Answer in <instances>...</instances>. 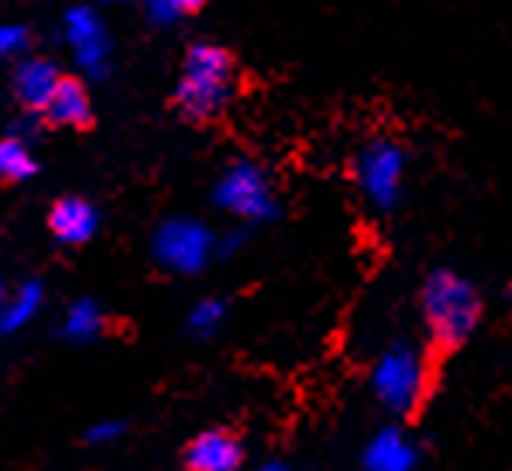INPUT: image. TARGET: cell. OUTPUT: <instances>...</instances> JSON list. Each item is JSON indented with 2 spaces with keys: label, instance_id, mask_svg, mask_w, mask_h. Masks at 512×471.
I'll use <instances>...</instances> for the list:
<instances>
[{
  "label": "cell",
  "instance_id": "obj_8",
  "mask_svg": "<svg viewBox=\"0 0 512 471\" xmlns=\"http://www.w3.org/2000/svg\"><path fill=\"white\" fill-rule=\"evenodd\" d=\"M241 465V444L224 430H207L186 447V468L189 471H238Z\"/></svg>",
  "mask_w": 512,
  "mask_h": 471
},
{
  "label": "cell",
  "instance_id": "obj_19",
  "mask_svg": "<svg viewBox=\"0 0 512 471\" xmlns=\"http://www.w3.org/2000/svg\"><path fill=\"white\" fill-rule=\"evenodd\" d=\"M121 423H117V420H110V423H97V427H93V441H114V437L117 434H121Z\"/></svg>",
  "mask_w": 512,
  "mask_h": 471
},
{
  "label": "cell",
  "instance_id": "obj_22",
  "mask_svg": "<svg viewBox=\"0 0 512 471\" xmlns=\"http://www.w3.org/2000/svg\"><path fill=\"white\" fill-rule=\"evenodd\" d=\"M104 4H128V0H104Z\"/></svg>",
  "mask_w": 512,
  "mask_h": 471
},
{
  "label": "cell",
  "instance_id": "obj_13",
  "mask_svg": "<svg viewBox=\"0 0 512 471\" xmlns=\"http://www.w3.org/2000/svg\"><path fill=\"white\" fill-rule=\"evenodd\" d=\"M42 310V286L38 282H25L14 296L4 300L0 310V331H18L28 320H35V313Z\"/></svg>",
  "mask_w": 512,
  "mask_h": 471
},
{
  "label": "cell",
  "instance_id": "obj_5",
  "mask_svg": "<svg viewBox=\"0 0 512 471\" xmlns=\"http://www.w3.org/2000/svg\"><path fill=\"white\" fill-rule=\"evenodd\" d=\"M375 392L389 410L409 413L427 392V365L413 348H392L375 368Z\"/></svg>",
  "mask_w": 512,
  "mask_h": 471
},
{
  "label": "cell",
  "instance_id": "obj_1",
  "mask_svg": "<svg viewBox=\"0 0 512 471\" xmlns=\"http://www.w3.org/2000/svg\"><path fill=\"white\" fill-rule=\"evenodd\" d=\"M234 59L214 42H196L186 52L176 83V104L189 121H210L224 114L234 97Z\"/></svg>",
  "mask_w": 512,
  "mask_h": 471
},
{
  "label": "cell",
  "instance_id": "obj_20",
  "mask_svg": "<svg viewBox=\"0 0 512 471\" xmlns=\"http://www.w3.org/2000/svg\"><path fill=\"white\" fill-rule=\"evenodd\" d=\"M262 471H286V468H282V465H269V468H262Z\"/></svg>",
  "mask_w": 512,
  "mask_h": 471
},
{
  "label": "cell",
  "instance_id": "obj_11",
  "mask_svg": "<svg viewBox=\"0 0 512 471\" xmlns=\"http://www.w3.org/2000/svg\"><path fill=\"white\" fill-rule=\"evenodd\" d=\"M42 114L49 117L59 128H80V124L90 121V93L80 80H66L62 76L59 86L52 90V97L45 100Z\"/></svg>",
  "mask_w": 512,
  "mask_h": 471
},
{
  "label": "cell",
  "instance_id": "obj_4",
  "mask_svg": "<svg viewBox=\"0 0 512 471\" xmlns=\"http://www.w3.org/2000/svg\"><path fill=\"white\" fill-rule=\"evenodd\" d=\"M217 207L227 214L241 217V221H269L275 217V193L262 166L255 162H234L231 169L220 176L214 190Z\"/></svg>",
  "mask_w": 512,
  "mask_h": 471
},
{
  "label": "cell",
  "instance_id": "obj_21",
  "mask_svg": "<svg viewBox=\"0 0 512 471\" xmlns=\"http://www.w3.org/2000/svg\"><path fill=\"white\" fill-rule=\"evenodd\" d=\"M4 300H7V296H4V286H0V310H4Z\"/></svg>",
  "mask_w": 512,
  "mask_h": 471
},
{
  "label": "cell",
  "instance_id": "obj_17",
  "mask_svg": "<svg viewBox=\"0 0 512 471\" xmlns=\"http://www.w3.org/2000/svg\"><path fill=\"white\" fill-rule=\"evenodd\" d=\"M220 320H224V303L220 300H203L189 313V327H193L196 334H214L220 327Z\"/></svg>",
  "mask_w": 512,
  "mask_h": 471
},
{
  "label": "cell",
  "instance_id": "obj_18",
  "mask_svg": "<svg viewBox=\"0 0 512 471\" xmlns=\"http://www.w3.org/2000/svg\"><path fill=\"white\" fill-rule=\"evenodd\" d=\"M28 45V31L21 25H0V62L11 59V56H21Z\"/></svg>",
  "mask_w": 512,
  "mask_h": 471
},
{
  "label": "cell",
  "instance_id": "obj_10",
  "mask_svg": "<svg viewBox=\"0 0 512 471\" xmlns=\"http://www.w3.org/2000/svg\"><path fill=\"white\" fill-rule=\"evenodd\" d=\"M59 69L52 66L49 59H21L18 69H14V97L25 107H35L42 111L45 100L52 97V90L59 86Z\"/></svg>",
  "mask_w": 512,
  "mask_h": 471
},
{
  "label": "cell",
  "instance_id": "obj_7",
  "mask_svg": "<svg viewBox=\"0 0 512 471\" xmlns=\"http://www.w3.org/2000/svg\"><path fill=\"white\" fill-rule=\"evenodd\" d=\"M62 35H66V45L73 52L76 66L83 69L86 76H104L110 69V38L107 28L100 21V14L93 7H73L62 18Z\"/></svg>",
  "mask_w": 512,
  "mask_h": 471
},
{
  "label": "cell",
  "instance_id": "obj_2",
  "mask_svg": "<svg viewBox=\"0 0 512 471\" xmlns=\"http://www.w3.org/2000/svg\"><path fill=\"white\" fill-rule=\"evenodd\" d=\"M423 317H427L433 348L447 355V351H458L475 331L482 317V300L475 286L458 272L437 269L423 282Z\"/></svg>",
  "mask_w": 512,
  "mask_h": 471
},
{
  "label": "cell",
  "instance_id": "obj_14",
  "mask_svg": "<svg viewBox=\"0 0 512 471\" xmlns=\"http://www.w3.org/2000/svg\"><path fill=\"white\" fill-rule=\"evenodd\" d=\"M100 331H104V313H100L97 303L80 300L66 310V320H62V334L69 341H93Z\"/></svg>",
  "mask_w": 512,
  "mask_h": 471
},
{
  "label": "cell",
  "instance_id": "obj_16",
  "mask_svg": "<svg viewBox=\"0 0 512 471\" xmlns=\"http://www.w3.org/2000/svg\"><path fill=\"white\" fill-rule=\"evenodd\" d=\"M207 0H145L148 7V18L159 21V25H172L179 18H189V14L203 11Z\"/></svg>",
  "mask_w": 512,
  "mask_h": 471
},
{
  "label": "cell",
  "instance_id": "obj_6",
  "mask_svg": "<svg viewBox=\"0 0 512 471\" xmlns=\"http://www.w3.org/2000/svg\"><path fill=\"white\" fill-rule=\"evenodd\" d=\"M210 255H214V234L200 221L176 217V221H165L155 234V258L165 269L200 272Z\"/></svg>",
  "mask_w": 512,
  "mask_h": 471
},
{
  "label": "cell",
  "instance_id": "obj_15",
  "mask_svg": "<svg viewBox=\"0 0 512 471\" xmlns=\"http://www.w3.org/2000/svg\"><path fill=\"white\" fill-rule=\"evenodd\" d=\"M35 176V159L18 138H0V183H21Z\"/></svg>",
  "mask_w": 512,
  "mask_h": 471
},
{
  "label": "cell",
  "instance_id": "obj_12",
  "mask_svg": "<svg viewBox=\"0 0 512 471\" xmlns=\"http://www.w3.org/2000/svg\"><path fill=\"white\" fill-rule=\"evenodd\" d=\"M365 461H368V471H409L416 461V451L409 447V441L399 430H385V434H378L372 447H368Z\"/></svg>",
  "mask_w": 512,
  "mask_h": 471
},
{
  "label": "cell",
  "instance_id": "obj_3",
  "mask_svg": "<svg viewBox=\"0 0 512 471\" xmlns=\"http://www.w3.org/2000/svg\"><path fill=\"white\" fill-rule=\"evenodd\" d=\"M406 166H409L406 148L392 138H375L358 152L354 176H358L361 193H365V200L375 210H392L399 203L406 183Z\"/></svg>",
  "mask_w": 512,
  "mask_h": 471
},
{
  "label": "cell",
  "instance_id": "obj_9",
  "mask_svg": "<svg viewBox=\"0 0 512 471\" xmlns=\"http://www.w3.org/2000/svg\"><path fill=\"white\" fill-rule=\"evenodd\" d=\"M49 227L59 241L66 245H83L97 234V210L90 207L80 196H66L52 207L49 214Z\"/></svg>",
  "mask_w": 512,
  "mask_h": 471
}]
</instances>
